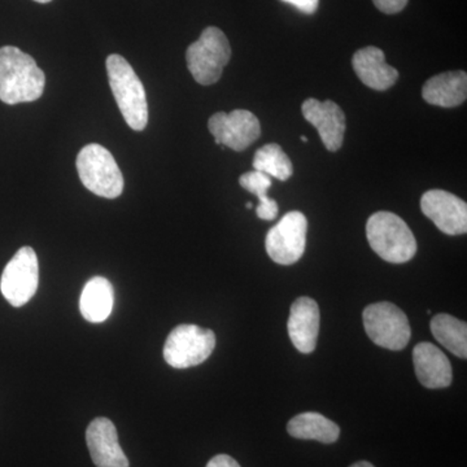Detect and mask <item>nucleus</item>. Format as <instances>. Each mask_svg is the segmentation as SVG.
<instances>
[{"instance_id":"f257e3e1","label":"nucleus","mask_w":467,"mask_h":467,"mask_svg":"<svg viewBox=\"0 0 467 467\" xmlns=\"http://www.w3.org/2000/svg\"><path fill=\"white\" fill-rule=\"evenodd\" d=\"M45 72L30 55L14 46L0 48V100L15 106L38 100L45 91Z\"/></svg>"},{"instance_id":"f03ea898","label":"nucleus","mask_w":467,"mask_h":467,"mask_svg":"<svg viewBox=\"0 0 467 467\" xmlns=\"http://www.w3.org/2000/svg\"><path fill=\"white\" fill-rule=\"evenodd\" d=\"M109 86L126 124L135 131H142L149 124V103L140 77L126 58L110 55L106 61Z\"/></svg>"},{"instance_id":"7ed1b4c3","label":"nucleus","mask_w":467,"mask_h":467,"mask_svg":"<svg viewBox=\"0 0 467 467\" xmlns=\"http://www.w3.org/2000/svg\"><path fill=\"white\" fill-rule=\"evenodd\" d=\"M368 244L387 263L404 264L416 256L417 241L402 218L391 212H377L367 223Z\"/></svg>"},{"instance_id":"20e7f679","label":"nucleus","mask_w":467,"mask_h":467,"mask_svg":"<svg viewBox=\"0 0 467 467\" xmlns=\"http://www.w3.org/2000/svg\"><path fill=\"white\" fill-rule=\"evenodd\" d=\"M77 171L86 189L100 198L116 199L124 192V175L112 153L100 144H88L81 150Z\"/></svg>"},{"instance_id":"39448f33","label":"nucleus","mask_w":467,"mask_h":467,"mask_svg":"<svg viewBox=\"0 0 467 467\" xmlns=\"http://www.w3.org/2000/svg\"><path fill=\"white\" fill-rule=\"evenodd\" d=\"M232 57L229 39L223 30L209 26L201 38L189 46L186 52L187 67L198 84H216L223 76V67Z\"/></svg>"},{"instance_id":"423d86ee","label":"nucleus","mask_w":467,"mask_h":467,"mask_svg":"<svg viewBox=\"0 0 467 467\" xmlns=\"http://www.w3.org/2000/svg\"><path fill=\"white\" fill-rule=\"evenodd\" d=\"M364 327L371 342L382 348L401 350L410 340V324L407 315L389 301L370 304L362 315Z\"/></svg>"},{"instance_id":"0eeeda50","label":"nucleus","mask_w":467,"mask_h":467,"mask_svg":"<svg viewBox=\"0 0 467 467\" xmlns=\"http://www.w3.org/2000/svg\"><path fill=\"white\" fill-rule=\"evenodd\" d=\"M216 347V335L198 325H180L169 334L164 358L174 368L198 367Z\"/></svg>"},{"instance_id":"6e6552de","label":"nucleus","mask_w":467,"mask_h":467,"mask_svg":"<svg viewBox=\"0 0 467 467\" xmlns=\"http://www.w3.org/2000/svg\"><path fill=\"white\" fill-rule=\"evenodd\" d=\"M39 284L38 257L30 247L20 248L0 279V291L15 308L26 306L36 295Z\"/></svg>"},{"instance_id":"1a4fd4ad","label":"nucleus","mask_w":467,"mask_h":467,"mask_svg":"<svg viewBox=\"0 0 467 467\" xmlns=\"http://www.w3.org/2000/svg\"><path fill=\"white\" fill-rule=\"evenodd\" d=\"M308 221L299 211L288 212L266 234L265 248L270 259L279 265H292L303 257Z\"/></svg>"},{"instance_id":"9d476101","label":"nucleus","mask_w":467,"mask_h":467,"mask_svg":"<svg viewBox=\"0 0 467 467\" xmlns=\"http://www.w3.org/2000/svg\"><path fill=\"white\" fill-rule=\"evenodd\" d=\"M208 128L214 142L236 152L247 150L261 135L259 119L244 109H235L232 113L218 112L209 119Z\"/></svg>"},{"instance_id":"9b49d317","label":"nucleus","mask_w":467,"mask_h":467,"mask_svg":"<svg viewBox=\"0 0 467 467\" xmlns=\"http://www.w3.org/2000/svg\"><path fill=\"white\" fill-rule=\"evenodd\" d=\"M420 209L427 218L447 235H463L467 232L466 202L444 190H430L420 199Z\"/></svg>"},{"instance_id":"f8f14e48","label":"nucleus","mask_w":467,"mask_h":467,"mask_svg":"<svg viewBox=\"0 0 467 467\" xmlns=\"http://www.w3.org/2000/svg\"><path fill=\"white\" fill-rule=\"evenodd\" d=\"M304 119L315 126L326 150L337 152L342 149L346 134V115L337 103L331 100L306 99L301 107Z\"/></svg>"},{"instance_id":"ddd939ff","label":"nucleus","mask_w":467,"mask_h":467,"mask_svg":"<svg viewBox=\"0 0 467 467\" xmlns=\"http://www.w3.org/2000/svg\"><path fill=\"white\" fill-rule=\"evenodd\" d=\"M86 442L97 467H129V460L119 447V435L109 418H95L86 430Z\"/></svg>"},{"instance_id":"4468645a","label":"nucleus","mask_w":467,"mask_h":467,"mask_svg":"<svg viewBox=\"0 0 467 467\" xmlns=\"http://www.w3.org/2000/svg\"><path fill=\"white\" fill-rule=\"evenodd\" d=\"M288 335L295 348L301 353H312L317 347L319 333L318 304L310 297L294 301L288 317Z\"/></svg>"},{"instance_id":"2eb2a0df","label":"nucleus","mask_w":467,"mask_h":467,"mask_svg":"<svg viewBox=\"0 0 467 467\" xmlns=\"http://www.w3.org/2000/svg\"><path fill=\"white\" fill-rule=\"evenodd\" d=\"M414 368L420 383L426 389L451 386L453 370L447 356L432 343H420L413 349Z\"/></svg>"},{"instance_id":"dca6fc26","label":"nucleus","mask_w":467,"mask_h":467,"mask_svg":"<svg viewBox=\"0 0 467 467\" xmlns=\"http://www.w3.org/2000/svg\"><path fill=\"white\" fill-rule=\"evenodd\" d=\"M352 66L359 81L373 90H389L399 78L398 70L386 63L384 52L373 46L356 51Z\"/></svg>"},{"instance_id":"f3484780","label":"nucleus","mask_w":467,"mask_h":467,"mask_svg":"<svg viewBox=\"0 0 467 467\" xmlns=\"http://www.w3.org/2000/svg\"><path fill=\"white\" fill-rule=\"evenodd\" d=\"M422 97L431 106L459 107L467 98V75L463 70L431 77L422 88Z\"/></svg>"},{"instance_id":"a211bd4d","label":"nucleus","mask_w":467,"mask_h":467,"mask_svg":"<svg viewBox=\"0 0 467 467\" xmlns=\"http://www.w3.org/2000/svg\"><path fill=\"white\" fill-rule=\"evenodd\" d=\"M115 290L109 279L94 276L85 285L79 300V309L86 321L100 324L112 313Z\"/></svg>"},{"instance_id":"6ab92c4d","label":"nucleus","mask_w":467,"mask_h":467,"mask_svg":"<svg viewBox=\"0 0 467 467\" xmlns=\"http://www.w3.org/2000/svg\"><path fill=\"white\" fill-rule=\"evenodd\" d=\"M287 431L301 441H316L324 444H333L340 435V429L337 423L315 411L301 413L292 418L288 422Z\"/></svg>"},{"instance_id":"aec40b11","label":"nucleus","mask_w":467,"mask_h":467,"mask_svg":"<svg viewBox=\"0 0 467 467\" xmlns=\"http://www.w3.org/2000/svg\"><path fill=\"white\" fill-rule=\"evenodd\" d=\"M436 340L457 358H467V325L451 315H436L430 324Z\"/></svg>"},{"instance_id":"412c9836","label":"nucleus","mask_w":467,"mask_h":467,"mask_svg":"<svg viewBox=\"0 0 467 467\" xmlns=\"http://www.w3.org/2000/svg\"><path fill=\"white\" fill-rule=\"evenodd\" d=\"M254 171L269 175L279 181L290 180L294 167L290 158L276 143L266 144L256 150L254 158Z\"/></svg>"},{"instance_id":"4be33fe9","label":"nucleus","mask_w":467,"mask_h":467,"mask_svg":"<svg viewBox=\"0 0 467 467\" xmlns=\"http://www.w3.org/2000/svg\"><path fill=\"white\" fill-rule=\"evenodd\" d=\"M239 183L243 189L259 198L260 204L257 205L256 214L260 220L272 221L278 216V202L267 196V190L272 186V178L261 171H252L242 174Z\"/></svg>"},{"instance_id":"5701e85b","label":"nucleus","mask_w":467,"mask_h":467,"mask_svg":"<svg viewBox=\"0 0 467 467\" xmlns=\"http://www.w3.org/2000/svg\"><path fill=\"white\" fill-rule=\"evenodd\" d=\"M409 0H373L376 7L387 15H395L407 7Z\"/></svg>"},{"instance_id":"b1692460","label":"nucleus","mask_w":467,"mask_h":467,"mask_svg":"<svg viewBox=\"0 0 467 467\" xmlns=\"http://www.w3.org/2000/svg\"><path fill=\"white\" fill-rule=\"evenodd\" d=\"M282 2L294 5L295 8L306 15L315 14L319 5V0H282Z\"/></svg>"},{"instance_id":"393cba45","label":"nucleus","mask_w":467,"mask_h":467,"mask_svg":"<svg viewBox=\"0 0 467 467\" xmlns=\"http://www.w3.org/2000/svg\"><path fill=\"white\" fill-rule=\"evenodd\" d=\"M207 467H241V465L227 454H218V456L209 461Z\"/></svg>"},{"instance_id":"a878e982","label":"nucleus","mask_w":467,"mask_h":467,"mask_svg":"<svg viewBox=\"0 0 467 467\" xmlns=\"http://www.w3.org/2000/svg\"><path fill=\"white\" fill-rule=\"evenodd\" d=\"M350 467H374L371 465L370 462H368V461H359V462L353 463Z\"/></svg>"},{"instance_id":"bb28decb","label":"nucleus","mask_w":467,"mask_h":467,"mask_svg":"<svg viewBox=\"0 0 467 467\" xmlns=\"http://www.w3.org/2000/svg\"><path fill=\"white\" fill-rule=\"evenodd\" d=\"M34 2H38V3H50L51 0H34Z\"/></svg>"},{"instance_id":"cd10ccee","label":"nucleus","mask_w":467,"mask_h":467,"mask_svg":"<svg viewBox=\"0 0 467 467\" xmlns=\"http://www.w3.org/2000/svg\"><path fill=\"white\" fill-rule=\"evenodd\" d=\"M301 140H303V142H308V138L304 137L303 135V137H301Z\"/></svg>"},{"instance_id":"c85d7f7f","label":"nucleus","mask_w":467,"mask_h":467,"mask_svg":"<svg viewBox=\"0 0 467 467\" xmlns=\"http://www.w3.org/2000/svg\"><path fill=\"white\" fill-rule=\"evenodd\" d=\"M252 207H254V205H252V202H247V208L248 209H252Z\"/></svg>"}]
</instances>
